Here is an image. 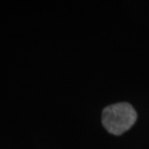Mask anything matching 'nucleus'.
I'll return each instance as SVG.
<instances>
[{"label":"nucleus","instance_id":"f257e3e1","mask_svg":"<svg viewBox=\"0 0 149 149\" xmlns=\"http://www.w3.org/2000/svg\"><path fill=\"white\" fill-rule=\"evenodd\" d=\"M136 112L129 103H118L108 106L102 113V123L109 133L119 136L135 124Z\"/></svg>","mask_w":149,"mask_h":149}]
</instances>
